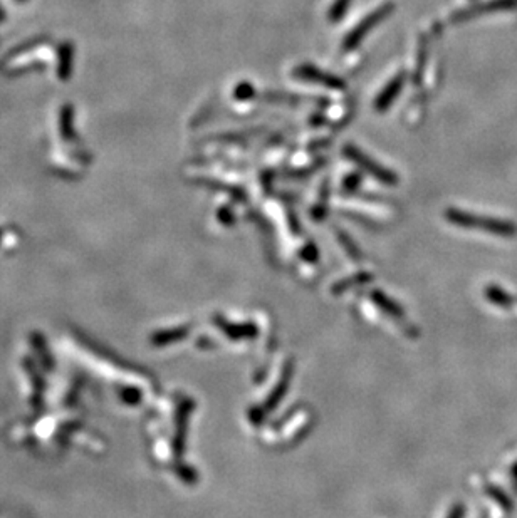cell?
I'll list each match as a JSON object with an SVG mask.
<instances>
[{"label":"cell","instance_id":"cell-4","mask_svg":"<svg viewBox=\"0 0 517 518\" xmlns=\"http://www.w3.org/2000/svg\"><path fill=\"white\" fill-rule=\"evenodd\" d=\"M401 83H403V78H396V79L391 81L390 84H388L385 93H381L380 98L376 99V109H386L388 106H390L391 99H393L395 96L400 93Z\"/></svg>","mask_w":517,"mask_h":518},{"label":"cell","instance_id":"cell-1","mask_svg":"<svg viewBox=\"0 0 517 518\" xmlns=\"http://www.w3.org/2000/svg\"><path fill=\"white\" fill-rule=\"evenodd\" d=\"M391 12V6H383L380 9H376L375 12H371L370 16H368L366 19H363V22L358 26L356 29H353L351 32L348 34L346 41H344L343 47L344 49H351V47H356L360 42L363 41V37L366 36V32H370L371 29L376 27V24H380V21H383V19L390 16Z\"/></svg>","mask_w":517,"mask_h":518},{"label":"cell","instance_id":"cell-6","mask_svg":"<svg viewBox=\"0 0 517 518\" xmlns=\"http://www.w3.org/2000/svg\"><path fill=\"white\" fill-rule=\"evenodd\" d=\"M349 0H338L336 4H334L333 9H331V21H336V19H339L344 14V11H346Z\"/></svg>","mask_w":517,"mask_h":518},{"label":"cell","instance_id":"cell-5","mask_svg":"<svg viewBox=\"0 0 517 518\" xmlns=\"http://www.w3.org/2000/svg\"><path fill=\"white\" fill-rule=\"evenodd\" d=\"M450 218L456 220V222H477V223H482V222H478L477 218L466 217V215H462V213H461V215H450ZM483 223H486V225H478V227H483V228H487V230L494 228V230H497V232H504V230H501V228H497V227H492V225H501V223H497V222H491V220H489V222H483Z\"/></svg>","mask_w":517,"mask_h":518},{"label":"cell","instance_id":"cell-3","mask_svg":"<svg viewBox=\"0 0 517 518\" xmlns=\"http://www.w3.org/2000/svg\"><path fill=\"white\" fill-rule=\"evenodd\" d=\"M296 76H299V79H308V81H314V83H321L324 86H329V88H343V81H339L334 78V76H329L326 73H321L319 69L311 66H301L296 69Z\"/></svg>","mask_w":517,"mask_h":518},{"label":"cell","instance_id":"cell-2","mask_svg":"<svg viewBox=\"0 0 517 518\" xmlns=\"http://www.w3.org/2000/svg\"><path fill=\"white\" fill-rule=\"evenodd\" d=\"M346 155L351 158V160L356 163L358 166H361L363 170H368L373 176H376L378 180L388 181V183H393L395 178L391 173H388V170H385V168L378 165V163L371 161L370 156H365L361 151H358L356 148H346Z\"/></svg>","mask_w":517,"mask_h":518}]
</instances>
